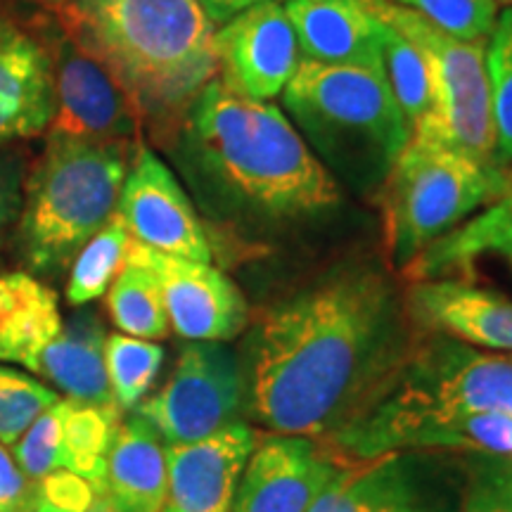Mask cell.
I'll use <instances>...</instances> for the list:
<instances>
[{"instance_id":"obj_4","label":"cell","mask_w":512,"mask_h":512,"mask_svg":"<svg viewBox=\"0 0 512 512\" xmlns=\"http://www.w3.org/2000/svg\"><path fill=\"white\" fill-rule=\"evenodd\" d=\"M479 413L512 418V354L437 335L408 351L330 441L349 460H368L392 451L394 441L413 427Z\"/></svg>"},{"instance_id":"obj_6","label":"cell","mask_w":512,"mask_h":512,"mask_svg":"<svg viewBox=\"0 0 512 512\" xmlns=\"http://www.w3.org/2000/svg\"><path fill=\"white\" fill-rule=\"evenodd\" d=\"M280 95L294 128L332 176L382 185L413 136L384 69L330 67L302 57Z\"/></svg>"},{"instance_id":"obj_32","label":"cell","mask_w":512,"mask_h":512,"mask_svg":"<svg viewBox=\"0 0 512 512\" xmlns=\"http://www.w3.org/2000/svg\"><path fill=\"white\" fill-rule=\"evenodd\" d=\"M458 41H489L498 19L496 0H394Z\"/></svg>"},{"instance_id":"obj_38","label":"cell","mask_w":512,"mask_h":512,"mask_svg":"<svg viewBox=\"0 0 512 512\" xmlns=\"http://www.w3.org/2000/svg\"><path fill=\"white\" fill-rule=\"evenodd\" d=\"M491 484H494L498 501H501L503 512H512V458L503 460L489 470Z\"/></svg>"},{"instance_id":"obj_1","label":"cell","mask_w":512,"mask_h":512,"mask_svg":"<svg viewBox=\"0 0 512 512\" xmlns=\"http://www.w3.org/2000/svg\"><path fill=\"white\" fill-rule=\"evenodd\" d=\"M392 287L339 271L261 313L245 344V411L273 434L330 437L403 358Z\"/></svg>"},{"instance_id":"obj_18","label":"cell","mask_w":512,"mask_h":512,"mask_svg":"<svg viewBox=\"0 0 512 512\" xmlns=\"http://www.w3.org/2000/svg\"><path fill=\"white\" fill-rule=\"evenodd\" d=\"M55 110L53 55L0 17V147L41 136Z\"/></svg>"},{"instance_id":"obj_30","label":"cell","mask_w":512,"mask_h":512,"mask_svg":"<svg viewBox=\"0 0 512 512\" xmlns=\"http://www.w3.org/2000/svg\"><path fill=\"white\" fill-rule=\"evenodd\" d=\"M486 69L491 86V114H494L498 159L512 164V8L498 12L496 27L486 41Z\"/></svg>"},{"instance_id":"obj_9","label":"cell","mask_w":512,"mask_h":512,"mask_svg":"<svg viewBox=\"0 0 512 512\" xmlns=\"http://www.w3.org/2000/svg\"><path fill=\"white\" fill-rule=\"evenodd\" d=\"M242 411V363L226 342L183 344L164 387L136 408L166 446L209 439L238 422Z\"/></svg>"},{"instance_id":"obj_26","label":"cell","mask_w":512,"mask_h":512,"mask_svg":"<svg viewBox=\"0 0 512 512\" xmlns=\"http://www.w3.org/2000/svg\"><path fill=\"white\" fill-rule=\"evenodd\" d=\"M107 311L124 335L157 342L171 330L155 273L131 256L107 290Z\"/></svg>"},{"instance_id":"obj_10","label":"cell","mask_w":512,"mask_h":512,"mask_svg":"<svg viewBox=\"0 0 512 512\" xmlns=\"http://www.w3.org/2000/svg\"><path fill=\"white\" fill-rule=\"evenodd\" d=\"M128 256L155 273L166 316L188 342H230L247 328L249 309L238 285L204 261L155 252L131 242Z\"/></svg>"},{"instance_id":"obj_23","label":"cell","mask_w":512,"mask_h":512,"mask_svg":"<svg viewBox=\"0 0 512 512\" xmlns=\"http://www.w3.org/2000/svg\"><path fill=\"white\" fill-rule=\"evenodd\" d=\"M105 342L107 332L98 313L83 309L64 320L60 335L38 354L31 373L55 384L72 401L117 406L107 380Z\"/></svg>"},{"instance_id":"obj_21","label":"cell","mask_w":512,"mask_h":512,"mask_svg":"<svg viewBox=\"0 0 512 512\" xmlns=\"http://www.w3.org/2000/svg\"><path fill=\"white\" fill-rule=\"evenodd\" d=\"M309 512H441L422 494L403 451L349 460L325 486Z\"/></svg>"},{"instance_id":"obj_39","label":"cell","mask_w":512,"mask_h":512,"mask_svg":"<svg viewBox=\"0 0 512 512\" xmlns=\"http://www.w3.org/2000/svg\"><path fill=\"white\" fill-rule=\"evenodd\" d=\"M86 512H119V510L114 508L112 501L105 494H93V501L86 508Z\"/></svg>"},{"instance_id":"obj_36","label":"cell","mask_w":512,"mask_h":512,"mask_svg":"<svg viewBox=\"0 0 512 512\" xmlns=\"http://www.w3.org/2000/svg\"><path fill=\"white\" fill-rule=\"evenodd\" d=\"M259 3H268V0H197V5L214 27H223L230 19L238 17L240 12L254 8ZM278 3H283V0H278Z\"/></svg>"},{"instance_id":"obj_41","label":"cell","mask_w":512,"mask_h":512,"mask_svg":"<svg viewBox=\"0 0 512 512\" xmlns=\"http://www.w3.org/2000/svg\"><path fill=\"white\" fill-rule=\"evenodd\" d=\"M0 512H8V510H3V508H0Z\"/></svg>"},{"instance_id":"obj_40","label":"cell","mask_w":512,"mask_h":512,"mask_svg":"<svg viewBox=\"0 0 512 512\" xmlns=\"http://www.w3.org/2000/svg\"><path fill=\"white\" fill-rule=\"evenodd\" d=\"M31 3H38V5H46V8H57L60 10L67 0H31Z\"/></svg>"},{"instance_id":"obj_7","label":"cell","mask_w":512,"mask_h":512,"mask_svg":"<svg viewBox=\"0 0 512 512\" xmlns=\"http://www.w3.org/2000/svg\"><path fill=\"white\" fill-rule=\"evenodd\" d=\"M508 169L484 166L463 152L413 138L382 181L387 254L394 268H408L432 242L444 238L494 202Z\"/></svg>"},{"instance_id":"obj_25","label":"cell","mask_w":512,"mask_h":512,"mask_svg":"<svg viewBox=\"0 0 512 512\" xmlns=\"http://www.w3.org/2000/svg\"><path fill=\"white\" fill-rule=\"evenodd\" d=\"M425 451V448H448V451L482 453V456L512 458V418L496 413L463 415L444 422H425L403 432L394 441L392 451Z\"/></svg>"},{"instance_id":"obj_13","label":"cell","mask_w":512,"mask_h":512,"mask_svg":"<svg viewBox=\"0 0 512 512\" xmlns=\"http://www.w3.org/2000/svg\"><path fill=\"white\" fill-rule=\"evenodd\" d=\"M117 214L138 245L211 264L204 226L171 169L150 147L138 145L121 185Z\"/></svg>"},{"instance_id":"obj_28","label":"cell","mask_w":512,"mask_h":512,"mask_svg":"<svg viewBox=\"0 0 512 512\" xmlns=\"http://www.w3.org/2000/svg\"><path fill=\"white\" fill-rule=\"evenodd\" d=\"M382 64L401 112L406 114L411 128L418 126L434 110L430 72L420 50L387 22H382Z\"/></svg>"},{"instance_id":"obj_15","label":"cell","mask_w":512,"mask_h":512,"mask_svg":"<svg viewBox=\"0 0 512 512\" xmlns=\"http://www.w3.org/2000/svg\"><path fill=\"white\" fill-rule=\"evenodd\" d=\"M339 467L316 439L275 434L254 446L230 512H309Z\"/></svg>"},{"instance_id":"obj_19","label":"cell","mask_w":512,"mask_h":512,"mask_svg":"<svg viewBox=\"0 0 512 512\" xmlns=\"http://www.w3.org/2000/svg\"><path fill=\"white\" fill-rule=\"evenodd\" d=\"M283 5L304 60L384 69L382 22L363 0H285Z\"/></svg>"},{"instance_id":"obj_17","label":"cell","mask_w":512,"mask_h":512,"mask_svg":"<svg viewBox=\"0 0 512 512\" xmlns=\"http://www.w3.org/2000/svg\"><path fill=\"white\" fill-rule=\"evenodd\" d=\"M415 323L470 347L512 354V299L467 280H415L408 292Z\"/></svg>"},{"instance_id":"obj_20","label":"cell","mask_w":512,"mask_h":512,"mask_svg":"<svg viewBox=\"0 0 512 512\" xmlns=\"http://www.w3.org/2000/svg\"><path fill=\"white\" fill-rule=\"evenodd\" d=\"M496 259L508 266L512 273V169L508 166L505 185L494 202L484 211L446 233L444 238L432 242L403 268L413 280H439V278H472L479 261Z\"/></svg>"},{"instance_id":"obj_27","label":"cell","mask_w":512,"mask_h":512,"mask_svg":"<svg viewBox=\"0 0 512 512\" xmlns=\"http://www.w3.org/2000/svg\"><path fill=\"white\" fill-rule=\"evenodd\" d=\"M131 233L119 214L102 226L91 240L79 249L69 266L64 297L72 306H86L107 294L121 268L126 264Z\"/></svg>"},{"instance_id":"obj_29","label":"cell","mask_w":512,"mask_h":512,"mask_svg":"<svg viewBox=\"0 0 512 512\" xmlns=\"http://www.w3.org/2000/svg\"><path fill=\"white\" fill-rule=\"evenodd\" d=\"M164 363V349L150 339H138L124 332L107 335L105 366L107 380L119 411H136L150 392L152 382Z\"/></svg>"},{"instance_id":"obj_12","label":"cell","mask_w":512,"mask_h":512,"mask_svg":"<svg viewBox=\"0 0 512 512\" xmlns=\"http://www.w3.org/2000/svg\"><path fill=\"white\" fill-rule=\"evenodd\" d=\"M119 422L117 406L60 399L17 441L12 456L36 482L69 472L91 484L93 494H102L107 451Z\"/></svg>"},{"instance_id":"obj_31","label":"cell","mask_w":512,"mask_h":512,"mask_svg":"<svg viewBox=\"0 0 512 512\" xmlns=\"http://www.w3.org/2000/svg\"><path fill=\"white\" fill-rule=\"evenodd\" d=\"M57 401L60 396L48 384L0 361V444L15 446Z\"/></svg>"},{"instance_id":"obj_3","label":"cell","mask_w":512,"mask_h":512,"mask_svg":"<svg viewBox=\"0 0 512 512\" xmlns=\"http://www.w3.org/2000/svg\"><path fill=\"white\" fill-rule=\"evenodd\" d=\"M64 31L114 74L155 138L178 133L219 76L216 27L197 0H67Z\"/></svg>"},{"instance_id":"obj_11","label":"cell","mask_w":512,"mask_h":512,"mask_svg":"<svg viewBox=\"0 0 512 512\" xmlns=\"http://www.w3.org/2000/svg\"><path fill=\"white\" fill-rule=\"evenodd\" d=\"M53 55L55 110L48 131L88 140H131L140 114L110 69L64 31Z\"/></svg>"},{"instance_id":"obj_8","label":"cell","mask_w":512,"mask_h":512,"mask_svg":"<svg viewBox=\"0 0 512 512\" xmlns=\"http://www.w3.org/2000/svg\"><path fill=\"white\" fill-rule=\"evenodd\" d=\"M370 12L403 34L425 57L434 110L413 126V138L463 152L484 166L508 169L498 159L486 41H458L394 0H363Z\"/></svg>"},{"instance_id":"obj_5","label":"cell","mask_w":512,"mask_h":512,"mask_svg":"<svg viewBox=\"0 0 512 512\" xmlns=\"http://www.w3.org/2000/svg\"><path fill=\"white\" fill-rule=\"evenodd\" d=\"M131 140H88L50 133L46 150L24 181L17 247L31 275L72 266L79 249L117 214Z\"/></svg>"},{"instance_id":"obj_35","label":"cell","mask_w":512,"mask_h":512,"mask_svg":"<svg viewBox=\"0 0 512 512\" xmlns=\"http://www.w3.org/2000/svg\"><path fill=\"white\" fill-rule=\"evenodd\" d=\"M91 501V484L69 472H57L41 479V501L34 512H86Z\"/></svg>"},{"instance_id":"obj_33","label":"cell","mask_w":512,"mask_h":512,"mask_svg":"<svg viewBox=\"0 0 512 512\" xmlns=\"http://www.w3.org/2000/svg\"><path fill=\"white\" fill-rule=\"evenodd\" d=\"M24 159L17 152H0V249L17 228L24 202Z\"/></svg>"},{"instance_id":"obj_34","label":"cell","mask_w":512,"mask_h":512,"mask_svg":"<svg viewBox=\"0 0 512 512\" xmlns=\"http://www.w3.org/2000/svg\"><path fill=\"white\" fill-rule=\"evenodd\" d=\"M41 501V482L31 479L17 458L0 444V508L8 512H34Z\"/></svg>"},{"instance_id":"obj_22","label":"cell","mask_w":512,"mask_h":512,"mask_svg":"<svg viewBox=\"0 0 512 512\" xmlns=\"http://www.w3.org/2000/svg\"><path fill=\"white\" fill-rule=\"evenodd\" d=\"M169 489L166 444L143 415L119 422L107 451L105 494L119 512H159Z\"/></svg>"},{"instance_id":"obj_14","label":"cell","mask_w":512,"mask_h":512,"mask_svg":"<svg viewBox=\"0 0 512 512\" xmlns=\"http://www.w3.org/2000/svg\"><path fill=\"white\" fill-rule=\"evenodd\" d=\"M219 79L230 91L268 102L283 93L299 60L297 36L278 0L259 3L216 29Z\"/></svg>"},{"instance_id":"obj_2","label":"cell","mask_w":512,"mask_h":512,"mask_svg":"<svg viewBox=\"0 0 512 512\" xmlns=\"http://www.w3.org/2000/svg\"><path fill=\"white\" fill-rule=\"evenodd\" d=\"M176 150L197 188L256 216L302 219L339 202L337 178L283 110L230 91L219 76L192 102Z\"/></svg>"},{"instance_id":"obj_37","label":"cell","mask_w":512,"mask_h":512,"mask_svg":"<svg viewBox=\"0 0 512 512\" xmlns=\"http://www.w3.org/2000/svg\"><path fill=\"white\" fill-rule=\"evenodd\" d=\"M463 512H503L494 484H491L489 472H484V477L479 479L475 489L470 491V498H467Z\"/></svg>"},{"instance_id":"obj_24","label":"cell","mask_w":512,"mask_h":512,"mask_svg":"<svg viewBox=\"0 0 512 512\" xmlns=\"http://www.w3.org/2000/svg\"><path fill=\"white\" fill-rule=\"evenodd\" d=\"M57 294L31 273H0V361L27 370L62 330Z\"/></svg>"},{"instance_id":"obj_16","label":"cell","mask_w":512,"mask_h":512,"mask_svg":"<svg viewBox=\"0 0 512 512\" xmlns=\"http://www.w3.org/2000/svg\"><path fill=\"white\" fill-rule=\"evenodd\" d=\"M254 446V432L242 420L195 444L166 446L169 489L159 512H230Z\"/></svg>"}]
</instances>
